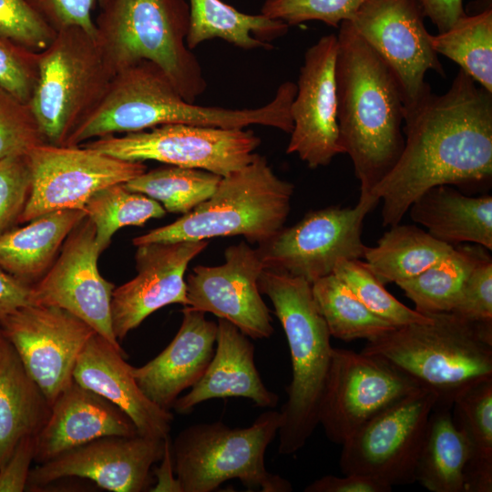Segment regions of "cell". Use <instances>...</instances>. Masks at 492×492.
I'll return each instance as SVG.
<instances>
[{"label": "cell", "instance_id": "obj_47", "mask_svg": "<svg viewBox=\"0 0 492 492\" xmlns=\"http://www.w3.org/2000/svg\"><path fill=\"white\" fill-rule=\"evenodd\" d=\"M393 487L374 477L355 473L343 477L327 475L308 485L305 492H390Z\"/></svg>", "mask_w": 492, "mask_h": 492}, {"label": "cell", "instance_id": "obj_8", "mask_svg": "<svg viewBox=\"0 0 492 492\" xmlns=\"http://www.w3.org/2000/svg\"><path fill=\"white\" fill-rule=\"evenodd\" d=\"M282 422L281 411L271 409L248 427L213 422L184 428L171 442L181 492H211L231 479L261 492L292 491V484L268 472L264 463L266 449Z\"/></svg>", "mask_w": 492, "mask_h": 492}, {"label": "cell", "instance_id": "obj_13", "mask_svg": "<svg viewBox=\"0 0 492 492\" xmlns=\"http://www.w3.org/2000/svg\"><path fill=\"white\" fill-rule=\"evenodd\" d=\"M26 157L31 190L18 224L55 210H85L97 191L126 183L147 170L142 161L118 159L82 145L43 143Z\"/></svg>", "mask_w": 492, "mask_h": 492}, {"label": "cell", "instance_id": "obj_35", "mask_svg": "<svg viewBox=\"0 0 492 492\" xmlns=\"http://www.w3.org/2000/svg\"><path fill=\"white\" fill-rule=\"evenodd\" d=\"M432 48L456 63L479 86L492 93V10L466 15L448 30L430 36Z\"/></svg>", "mask_w": 492, "mask_h": 492}, {"label": "cell", "instance_id": "obj_10", "mask_svg": "<svg viewBox=\"0 0 492 492\" xmlns=\"http://www.w3.org/2000/svg\"><path fill=\"white\" fill-rule=\"evenodd\" d=\"M260 144L251 129L173 123L106 136L82 146L125 160H156L224 177L250 163Z\"/></svg>", "mask_w": 492, "mask_h": 492}, {"label": "cell", "instance_id": "obj_31", "mask_svg": "<svg viewBox=\"0 0 492 492\" xmlns=\"http://www.w3.org/2000/svg\"><path fill=\"white\" fill-rule=\"evenodd\" d=\"M455 245L441 241L415 225L391 226L374 247H366L364 258L384 283L414 278L448 254Z\"/></svg>", "mask_w": 492, "mask_h": 492}, {"label": "cell", "instance_id": "obj_24", "mask_svg": "<svg viewBox=\"0 0 492 492\" xmlns=\"http://www.w3.org/2000/svg\"><path fill=\"white\" fill-rule=\"evenodd\" d=\"M138 435L130 418L114 404L73 381L54 401L36 436L35 462L41 464L96 439Z\"/></svg>", "mask_w": 492, "mask_h": 492}, {"label": "cell", "instance_id": "obj_5", "mask_svg": "<svg viewBox=\"0 0 492 492\" xmlns=\"http://www.w3.org/2000/svg\"><path fill=\"white\" fill-rule=\"evenodd\" d=\"M293 185L255 154L241 169L221 177L213 194L175 221L135 237V246L243 236L260 244L274 236L291 210Z\"/></svg>", "mask_w": 492, "mask_h": 492}, {"label": "cell", "instance_id": "obj_16", "mask_svg": "<svg viewBox=\"0 0 492 492\" xmlns=\"http://www.w3.org/2000/svg\"><path fill=\"white\" fill-rule=\"evenodd\" d=\"M0 325L51 405L74 381L77 361L97 333L64 309L37 304L16 309Z\"/></svg>", "mask_w": 492, "mask_h": 492}, {"label": "cell", "instance_id": "obj_44", "mask_svg": "<svg viewBox=\"0 0 492 492\" xmlns=\"http://www.w3.org/2000/svg\"><path fill=\"white\" fill-rule=\"evenodd\" d=\"M450 313L472 323L492 325V260L489 254L472 269Z\"/></svg>", "mask_w": 492, "mask_h": 492}, {"label": "cell", "instance_id": "obj_48", "mask_svg": "<svg viewBox=\"0 0 492 492\" xmlns=\"http://www.w3.org/2000/svg\"><path fill=\"white\" fill-rule=\"evenodd\" d=\"M425 17H428L438 33L448 30L466 14L463 0H418Z\"/></svg>", "mask_w": 492, "mask_h": 492}, {"label": "cell", "instance_id": "obj_18", "mask_svg": "<svg viewBox=\"0 0 492 492\" xmlns=\"http://www.w3.org/2000/svg\"><path fill=\"white\" fill-rule=\"evenodd\" d=\"M224 259L193 267L186 279L187 306L231 323L250 338H269L272 318L258 285L265 267L257 250L241 241L229 246Z\"/></svg>", "mask_w": 492, "mask_h": 492}, {"label": "cell", "instance_id": "obj_20", "mask_svg": "<svg viewBox=\"0 0 492 492\" xmlns=\"http://www.w3.org/2000/svg\"><path fill=\"white\" fill-rule=\"evenodd\" d=\"M163 452L164 439L140 435L101 437L31 468L26 487L76 477L112 492L145 491L151 483V466Z\"/></svg>", "mask_w": 492, "mask_h": 492}, {"label": "cell", "instance_id": "obj_9", "mask_svg": "<svg viewBox=\"0 0 492 492\" xmlns=\"http://www.w3.org/2000/svg\"><path fill=\"white\" fill-rule=\"evenodd\" d=\"M114 75L97 37L77 26L57 31L38 53V79L29 102L46 143L64 146Z\"/></svg>", "mask_w": 492, "mask_h": 492}, {"label": "cell", "instance_id": "obj_7", "mask_svg": "<svg viewBox=\"0 0 492 492\" xmlns=\"http://www.w3.org/2000/svg\"><path fill=\"white\" fill-rule=\"evenodd\" d=\"M251 118L249 108L204 107L187 101L157 64L144 59L115 73L103 97L65 146L173 123L243 128Z\"/></svg>", "mask_w": 492, "mask_h": 492}, {"label": "cell", "instance_id": "obj_12", "mask_svg": "<svg viewBox=\"0 0 492 492\" xmlns=\"http://www.w3.org/2000/svg\"><path fill=\"white\" fill-rule=\"evenodd\" d=\"M437 395L419 388L380 411L342 446L340 468L391 487L415 481L419 452Z\"/></svg>", "mask_w": 492, "mask_h": 492}, {"label": "cell", "instance_id": "obj_42", "mask_svg": "<svg viewBox=\"0 0 492 492\" xmlns=\"http://www.w3.org/2000/svg\"><path fill=\"white\" fill-rule=\"evenodd\" d=\"M31 190L26 156L0 159V236L18 224Z\"/></svg>", "mask_w": 492, "mask_h": 492}, {"label": "cell", "instance_id": "obj_21", "mask_svg": "<svg viewBox=\"0 0 492 492\" xmlns=\"http://www.w3.org/2000/svg\"><path fill=\"white\" fill-rule=\"evenodd\" d=\"M208 244L203 240L137 246V275L115 287L111 297V324L118 342L159 309L187 306L186 270Z\"/></svg>", "mask_w": 492, "mask_h": 492}, {"label": "cell", "instance_id": "obj_1", "mask_svg": "<svg viewBox=\"0 0 492 492\" xmlns=\"http://www.w3.org/2000/svg\"><path fill=\"white\" fill-rule=\"evenodd\" d=\"M405 145L369 197L382 201L384 226L400 223L425 191L477 187L492 178V93L459 68L449 89L404 111Z\"/></svg>", "mask_w": 492, "mask_h": 492}, {"label": "cell", "instance_id": "obj_46", "mask_svg": "<svg viewBox=\"0 0 492 492\" xmlns=\"http://www.w3.org/2000/svg\"><path fill=\"white\" fill-rule=\"evenodd\" d=\"M35 455L36 436L20 439L8 459L0 466V492H21L26 488Z\"/></svg>", "mask_w": 492, "mask_h": 492}, {"label": "cell", "instance_id": "obj_33", "mask_svg": "<svg viewBox=\"0 0 492 492\" xmlns=\"http://www.w3.org/2000/svg\"><path fill=\"white\" fill-rule=\"evenodd\" d=\"M486 250L456 244L431 267L397 285L423 314L451 312L468 274L487 255Z\"/></svg>", "mask_w": 492, "mask_h": 492}, {"label": "cell", "instance_id": "obj_45", "mask_svg": "<svg viewBox=\"0 0 492 492\" xmlns=\"http://www.w3.org/2000/svg\"><path fill=\"white\" fill-rule=\"evenodd\" d=\"M33 9L56 32L71 26L80 27L97 37L92 11L107 0H26Z\"/></svg>", "mask_w": 492, "mask_h": 492}, {"label": "cell", "instance_id": "obj_4", "mask_svg": "<svg viewBox=\"0 0 492 492\" xmlns=\"http://www.w3.org/2000/svg\"><path fill=\"white\" fill-rule=\"evenodd\" d=\"M258 285L272 303L291 354L292 381L278 431L279 453L291 455L304 446L319 425V406L333 348L332 336L306 280L265 269Z\"/></svg>", "mask_w": 492, "mask_h": 492}, {"label": "cell", "instance_id": "obj_6", "mask_svg": "<svg viewBox=\"0 0 492 492\" xmlns=\"http://www.w3.org/2000/svg\"><path fill=\"white\" fill-rule=\"evenodd\" d=\"M189 23L186 0H107L95 21L97 39L115 73L149 60L187 101L194 103L207 82L186 44Z\"/></svg>", "mask_w": 492, "mask_h": 492}, {"label": "cell", "instance_id": "obj_28", "mask_svg": "<svg viewBox=\"0 0 492 492\" xmlns=\"http://www.w3.org/2000/svg\"><path fill=\"white\" fill-rule=\"evenodd\" d=\"M87 216L82 210L43 214L0 236V268L32 286L48 271L71 231Z\"/></svg>", "mask_w": 492, "mask_h": 492}, {"label": "cell", "instance_id": "obj_32", "mask_svg": "<svg viewBox=\"0 0 492 492\" xmlns=\"http://www.w3.org/2000/svg\"><path fill=\"white\" fill-rule=\"evenodd\" d=\"M453 419L469 450L466 492L492 491V378L476 383L455 399Z\"/></svg>", "mask_w": 492, "mask_h": 492}, {"label": "cell", "instance_id": "obj_2", "mask_svg": "<svg viewBox=\"0 0 492 492\" xmlns=\"http://www.w3.org/2000/svg\"><path fill=\"white\" fill-rule=\"evenodd\" d=\"M335 61L337 123L343 153L360 181V197L391 170L404 145V104L384 61L348 21L339 26Z\"/></svg>", "mask_w": 492, "mask_h": 492}, {"label": "cell", "instance_id": "obj_36", "mask_svg": "<svg viewBox=\"0 0 492 492\" xmlns=\"http://www.w3.org/2000/svg\"><path fill=\"white\" fill-rule=\"evenodd\" d=\"M220 179L205 169L168 165L146 170L124 186L157 200L167 212L183 215L209 199Z\"/></svg>", "mask_w": 492, "mask_h": 492}, {"label": "cell", "instance_id": "obj_15", "mask_svg": "<svg viewBox=\"0 0 492 492\" xmlns=\"http://www.w3.org/2000/svg\"><path fill=\"white\" fill-rule=\"evenodd\" d=\"M425 17L418 0H365L348 21L394 74L404 111L432 92L425 80L427 71L446 77L432 48Z\"/></svg>", "mask_w": 492, "mask_h": 492}, {"label": "cell", "instance_id": "obj_11", "mask_svg": "<svg viewBox=\"0 0 492 492\" xmlns=\"http://www.w3.org/2000/svg\"><path fill=\"white\" fill-rule=\"evenodd\" d=\"M379 201L359 198L354 207L331 206L308 212L258 244L265 269L285 272L311 284L333 273L342 260L364 258V220Z\"/></svg>", "mask_w": 492, "mask_h": 492}, {"label": "cell", "instance_id": "obj_40", "mask_svg": "<svg viewBox=\"0 0 492 492\" xmlns=\"http://www.w3.org/2000/svg\"><path fill=\"white\" fill-rule=\"evenodd\" d=\"M365 0H265L261 14L289 26L321 21L338 28L350 21Z\"/></svg>", "mask_w": 492, "mask_h": 492}, {"label": "cell", "instance_id": "obj_17", "mask_svg": "<svg viewBox=\"0 0 492 492\" xmlns=\"http://www.w3.org/2000/svg\"><path fill=\"white\" fill-rule=\"evenodd\" d=\"M99 255L94 223L86 216L68 234L46 274L31 286L30 303L64 309L121 348L111 324L115 285L100 274Z\"/></svg>", "mask_w": 492, "mask_h": 492}, {"label": "cell", "instance_id": "obj_38", "mask_svg": "<svg viewBox=\"0 0 492 492\" xmlns=\"http://www.w3.org/2000/svg\"><path fill=\"white\" fill-rule=\"evenodd\" d=\"M333 273L351 289L366 308L395 328L432 321L431 315L423 314L399 302L385 289V284L366 262L360 259L338 261Z\"/></svg>", "mask_w": 492, "mask_h": 492}, {"label": "cell", "instance_id": "obj_25", "mask_svg": "<svg viewBox=\"0 0 492 492\" xmlns=\"http://www.w3.org/2000/svg\"><path fill=\"white\" fill-rule=\"evenodd\" d=\"M213 357L190 391L179 396L172 408L181 415L215 398L244 397L262 408H274L279 396L263 384L254 362V345L234 324L219 319Z\"/></svg>", "mask_w": 492, "mask_h": 492}, {"label": "cell", "instance_id": "obj_37", "mask_svg": "<svg viewBox=\"0 0 492 492\" xmlns=\"http://www.w3.org/2000/svg\"><path fill=\"white\" fill-rule=\"evenodd\" d=\"M87 217L96 229V244L101 254L112 236L125 226H142L150 219H159L167 211L157 200L128 190L124 183L106 187L87 200Z\"/></svg>", "mask_w": 492, "mask_h": 492}, {"label": "cell", "instance_id": "obj_14", "mask_svg": "<svg viewBox=\"0 0 492 492\" xmlns=\"http://www.w3.org/2000/svg\"><path fill=\"white\" fill-rule=\"evenodd\" d=\"M421 386L386 361L333 348L318 423L342 445L369 419Z\"/></svg>", "mask_w": 492, "mask_h": 492}, {"label": "cell", "instance_id": "obj_41", "mask_svg": "<svg viewBox=\"0 0 492 492\" xmlns=\"http://www.w3.org/2000/svg\"><path fill=\"white\" fill-rule=\"evenodd\" d=\"M56 34L26 0H0L1 37L38 53Z\"/></svg>", "mask_w": 492, "mask_h": 492}, {"label": "cell", "instance_id": "obj_3", "mask_svg": "<svg viewBox=\"0 0 492 492\" xmlns=\"http://www.w3.org/2000/svg\"><path fill=\"white\" fill-rule=\"evenodd\" d=\"M429 315L430 323L397 327L367 341L361 353L386 361L433 391L436 405L452 407L466 388L492 378V325L450 312Z\"/></svg>", "mask_w": 492, "mask_h": 492}, {"label": "cell", "instance_id": "obj_19", "mask_svg": "<svg viewBox=\"0 0 492 492\" xmlns=\"http://www.w3.org/2000/svg\"><path fill=\"white\" fill-rule=\"evenodd\" d=\"M337 36L332 34L306 50L291 105L293 128L286 153L297 154L311 169L327 166L343 153L337 123Z\"/></svg>", "mask_w": 492, "mask_h": 492}, {"label": "cell", "instance_id": "obj_34", "mask_svg": "<svg viewBox=\"0 0 492 492\" xmlns=\"http://www.w3.org/2000/svg\"><path fill=\"white\" fill-rule=\"evenodd\" d=\"M312 293L333 337L372 341L395 328L366 308L333 273L312 283Z\"/></svg>", "mask_w": 492, "mask_h": 492}, {"label": "cell", "instance_id": "obj_27", "mask_svg": "<svg viewBox=\"0 0 492 492\" xmlns=\"http://www.w3.org/2000/svg\"><path fill=\"white\" fill-rule=\"evenodd\" d=\"M51 405L0 325V466L25 436H36Z\"/></svg>", "mask_w": 492, "mask_h": 492}, {"label": "cell", "instance_id": "obj_26", "mask_svg": "<svg viewBox=\"0 0 492 492\" xmlns=\"http://www.w3.org/2000/svg\"><path fill=\"white\" fill-rule=\"evenodd\" d=\"M408 210L414 222L441 241L492 250L491 195L470 197L452 185H438L425 191Z\"/></svg>", "mask_w": 492, "mask_h": 492}, {"label": "cell", "instance_id": "obj_39", "mask_svg": "<svg viewBox=\"0 0 492 492\" xmlns=\"http://www.w3.org/2000/svg\"><path fill=\"white\" fill-rule=\"evenodd\" d=\"M46 143L29 103L0 87V159L26 156Z\"/></svg>", "mask_w": 492, "mask_h": 492}, {"label": "cell", "instance_id": "obj_43", "mask_svg": "<svg viewBox=\"0 0 492 492\" xmlns=\"http://www.w3.org/2000/svg\"><path fill=\"white\" fill-rule=\"evenodd\" d=\"M38 53L0 36V87L29 103L38 79Z\"/></svg>", "mask_w": 492, "mask_h": 492}, {"label": "cell", "instance_id": "obj_23", "mask_svg": "<svg viewBox=\"0 0 492 492\" xmlns=\"http://www.w3.org/2000/svg\"><path fill=\"white\" fill-rule=\"evenodd\" d=\"M181 313V324L169 344L144 365L133 366L141 391L166 410L200 379L215 351L217 323L190 306H183Z\"/></svg>", "mask_w": 492, "mask_h": 492}, {"label": "cell", "instance_id": "obj_30", "mask_svg": "<svg viewBox=\"0 0 492 492\" xmlns=\"http://www.w3.org/2000/svg\"><path fill=\"white\" fill-rule=\"evenodd\" d=\"M468 457V446L454 422L452 407L436 405L427 422L415 481L432 492H466Z\"/></svg>", "mask_w": 492, "mask_h": 492}, {"label": "cell", "instance_id": "obj_50", "mask_svg": "<svg viewBox=\"0 0 492 492\" xmlns=\"http://www.w3.org/2000/svg\"><path fill=\"white\" fill-rule=\"evenodd\" d=\"M159 461L160 465L155 470L157 483L150 491L181 492L174 470L171 440L169 436L164 438V452Z\"/></svg>", "mask_w": 492, "mask_h": 492}, {"label": "cell", "instance_id": "obj_29", "mask_svg": "<svg viewBox=\"0 0 492 492\" xmlns=\"http://www.w3.org/2000/svg\"><path fill=\"white\" fill-rule=\"evenodd\" d=\"M187 46L192 50L201 43L222 39L242 49H272L269 42L284 36L289 26L261 14L249 15L222 0H190Z\"/></svg>", "mask_w": 492, "mask_h": 492}, {"label": "cell", "instance_id": "obj_22", "mask_svg": "<svg viewBox=\"0 0 492 492\" xmlns=\"http://www.w3.org/2000/svg\"><path fill=\"white\" fill-rule=\"evenodd\" d=\"M125 358L122 348L95 333L77 361L73 379L123 411L138 435L164 439L169 434L173 415L145 395L134 377L133 366Z\"/></svg>", "mask_w": 492, "mask_h": 492}, {"label": "cell", "instance_id": "obj_49", "mask_svg": "<svg viewBox=\"0 0 492 492\" xmlns=\"http://www.w3.org/2000/svg\"><path fill=\"white\" fill-rule=\"evenodd\" d=\"M31 286L0 268V321L16 309L31 304Z\"/></svg>", "mask_w": 492, "mask_h": 492}]
</instances>
